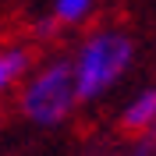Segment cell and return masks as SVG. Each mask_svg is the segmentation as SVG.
I'll return each instance as SVG.
<instances>
[{"mask_svg": "<svg viewBox=\"0 0 156 156\" xmlns=\"http://www.w3.org/2000/svg\"><path fill=\"white\" fill-rule=\"evenodd\" d=\"M135 57H138V43H135V36L128 29L99 25V29L85 32V36L78 39L75 53L68 57L78 107L110 96L124 82V75L135 68Z\"/></svg>", "mask_w": 156, "mask_h": 156, "instance_id": "cell-1", "label": "cell"}, {"mask_svg": "<svg viewBox=\"0 0 156 156\" xmlns=\"http://www.w3.org/2000/svg\"><path fill=\"white\" fill-rule=\"evenodd\" d=\"M92 14H96V0H50V11H46L53 29H78Z\"/></svg>", "mask_w": 156, "mask_h": 156, "instance_id": "cell-5", "label": "cell"}, {"mask_svg": "<svg viewBox=\"0 0 156 156\" xmlns=\"http://www.w3.org/2000/svg\"><path fill=\"white\" fill-rule=\"evenodd\" d=\"M121 128L128 135H153L156 131V85L138 89L135 96L121 107Z\"/></svg>", "mask_w": 156, "mask_h": 156, "instance_id": "cell-3", "label": "cell"}, {"mask_svg": "<svg viewBox=\"0 0 156 156\" xmlns=\"http://www.w3.org/2000/svg\"><path fill=\"white\" fill-rule=\"evenodd\" d=\"M124 156H156V131H153V135H142Z\"/></svg>", "mask_w": 156, "mask_h": 156, "instance_id": "cell-6", "label": "cell"}, {"mask_svg": "<svg viewBox=\"0 0 156 156\" xmlns=\"http://www.w3.org/2000/svg\"><path fill=\"white\" fill-rule=\"evenodd\" d=\"M36 68V53L25 43H4L0 46V96H7L29 78V71Z\"/></svg>", "mask_w": 156, "mask_h": 156, "instance_id": "cell-4", "label": "cell"}, {"mask_svg": "<svg viewBox=\"0 0 156 156\" xmlns=\"http://www.w3.org/2000/svg\"><path fill=\"white\" fill-rule=\"evenodd\" d=\"M78 110L75 96V78H71V60L68 57H50L29 71V78L18 85V114L32 128L53 131L68 124Z\"/></svg>", "mask_w": 156, "mask_h": 156, "instance_id": "cell-2", "label": "cell"}]
</instances>
